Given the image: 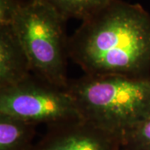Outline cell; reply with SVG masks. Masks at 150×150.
<instances>
[{
  "mask_svg": "<svg viewBox=\"0 0 150 150\" xmlns=\"http://www.w3.org/2000/svg\"><path fill=\"white\" fill-rule=\"evenodd\" d=\"M68 53L85 74L150 76V14L112 0L69 38Z\"/></svg>",
  "mask_w": 150,
  "mask_h": 150,
  "instance_id": "obj_1",
  "label": "cell"
},
{
  "mask_svg": "<svg viewBox=\"0 0 150 150\" xmlns=\"http://www.w3.org/2000/svg\"><path fill=\"white\" fill-rule=\"evenodd\" d=\"M65 90L83 119L119 138L150 116V76L85 74Z\"/></svg>",
  "mask_w": 150,
  "mask_h": 150,
  "instance_id": "obj_2",
  "label": "cell"
},
{
  "mask_svg": "<svg viewBox=\"0 0 150 150\" xmlns=\"http://www.w3.org/2000/svg\"><path fill=\"white\" fill-rule=\"evenodd\" d=\"M65 20L45 0L22 3L12 26L27 54L33 74L61 89L67 78Z\"/></svg>",
  "mask_w": 150,
  "mask_h": 150,
  "instance_id": "obj_3",
  "label": "cell"
},
{
  "mask_svg": "<svg viewBox=\"0 0 150 150\" xmlns=\"http://www.w3.org/2000/svg\"><path fill=\"white\" fill-rule=\"evenodd\" d=\"M0 114L48 126L83 119L68 92L34 75L18 85L0 90Z\"/></svg>",
  "mask_w": 150,
  "mask_h": 150,
  "instance_id": "obj_4",
  "label": "cell"
},
{
  "mask_svg": "<svg viewBox=\"0 0 150 150\" xmlns=\"http://www.w3.org/2000/svg\"><path fill=\"white\" fill-rule=\"evenodd\" d=\"M31 150H121L118 135L85 119L48 126Z\"/></svg>",
  "mask_w": 150,
  "mask_h": 150,
  "instance_id": "obj_5",
  "label": "cell"
},
{
  "mask_svg": "<svg viewBox=\"0 0 150 150\" xmlns=\"http://www.w3.org/2000/svg\"><path fill=\"white\" fill-rule=\"evenodd\" d=\"M33 75L27 54L13 26H0V90L18 85Z\"/></svg>",
  "mask_w": 150,
  "mask_h": 150,
  "instance_id": "obj_6",
  "label": "cell"
},
{
  "mask_svg": "<svg viewBox=\"0 0 150 150\" xmlns=\"http://www.w3.org/2000/svg\"><path fill=\"white\" fill-rule=\"evenodd\" d=\"M37 125L0 114V150H31Z\"/></svg>",
  "mask_w": 150,
  "mask_h": 150,
  "instance_id": "obj_7",
  "label": "cell"
},
{
  "mask_svg": "<svg viewBox=\"0 0 150 150\" xmlns=\"http://www.w3.org/2000/svg\"><path fill=\"white\" fill-rule=\"evenodd\" d=\"M59 14L68 20L76 18L84 21L110 4L112 0H45Z\"/></svg>",
  "mask_w": 150,
  "mask_h": 150,
  "instance_id": "obj_8",
  "label": "cell"
},
{
  "mask_svg": "<svg viewBox=\"0 0 150 150\" xmlns=\"http://www.w3.org/2000/svg\"><path fill=\"white\" fill-rule=\"evenodd\" d=\"M121 150H150V116L121 136Z\"/></svg>",
  "mask_w": 150,
  "mask_h": 150,
  "instance_id": "obj_9",
  "label": "cell"
},
{
  "mask_svg": "<svg viewBox=\"0 0 150 150\" xmlns=\"http://www.w3.org/2000/svg\"><path fill=\"white\" fill-rule=\"evenodd\" d=\"M21 4L18 0H0V26L13 24Z\"/></svg>",
  "mask_w": 150,
  "mask_h": 150,
  "instance_id": "obj_10",
  "label": "cell"
}]
</instances>
